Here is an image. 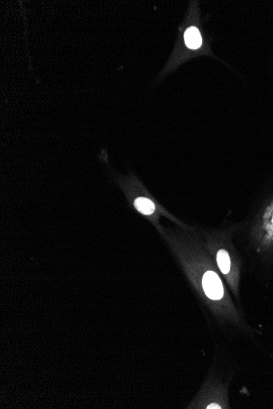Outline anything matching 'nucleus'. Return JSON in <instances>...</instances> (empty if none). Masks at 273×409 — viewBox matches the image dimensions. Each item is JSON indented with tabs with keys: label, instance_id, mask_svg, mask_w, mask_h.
Masks as SVG:
<instances>
[{
	"label": "nucleus",
	"instance_id": "4",
	"mask_svg": "<svg viewBox=\"0 0 273 409\" xmlns=\"http://www.w3.org/2000/svg\"><path fill=\"white\" fill-rule=\"evenodd\" d=\"M217 262L219 265V269L224 274H228L230 270V258L228 252L224 250H220L217 254Z\"/></svg>",
	"mask_w": 273,
	"mask_h": 409
},
{
	"label": "nucleus",
	"instance_id": "3",
	"mask_svg": "<svg viewBox=\"0 0 273 409\" xmlns=\"http://www.w3.org/2000/svg\"><path fill=\"white\" fill-rule=\"evenodd\" d=\"M186 45L191 49H197L202 44V38L198 29L196 27H190L184 34Z\"/></svg>",
	"mask_w": 273,
	"mask_h": 409
},
{
	"label": "nucleus",
	"instance_id": "6",
	"mask_svg": "<svg viewBox=\"0 0 273 409\" xmlns=\"http://www.w3.org/2000/svg\"></svg>",
	"mask_w": 273,
	"mask_h": 409
},
{
	"label": "nucleus",
	"instance_id": "5",
	"mask_svg": "<svg viewBox=\"0 0 273 409\" xmlns=\"http://www.w3.org/2000/svg\"><path fill=\"white\" fill-rule=\"evenodd\" d=\"M212 407H216V409H220V408H219V405H210V406H208V409H212Z\"/></svg>",
	"mask_w": 273,
	"mask_h": 409
},
{
	"label": "nucleus",
	"instance_id": "2",
	"mask_svg": "<svg viewBox=\"0 0 273 409\" xmlns=\"http://www.w3.org/2000/svg\"><path fill=\"white\" fill-rule=\"evenodd\" d=\"M133 206L136 211L142 216L151 217L157 211V206L155 201L147 196H137L133 200Z\"/></svg>",
	"mask_w": 273,
	"mask_h": 409
},
{
	"label": "nucleus",
	"instance_id": "1",
	"mask_svg": "<svg viewBox=\"0 0 273 409\" xmlns=\"http://www.w3.org/2000/svg\"><path fill=\"white\" fill-rule=\"evenodd\" d=\"M202 286L206 296L210 299H221L224 295V288L221 280L216 273L208 271L204 274Z\"/></svg>",
	"mask_w": 273,
	"mask_h": 409
}]
</instances>
